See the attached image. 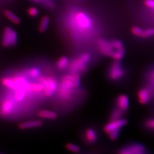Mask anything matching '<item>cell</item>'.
<instances>
[{"label":"cell","mask_w":154,"mask_h":154,"mask_svg":"<svg viewBox=\"0 0 154 154\" xmlns=\"http://www.w3.org/2000/svg\"><path fill=\"white\" fill-rule=\"evenodd\" d=\"M91 59V56L90 53H83L81 54L69 63V67L70 72L71 73L80 74L85 72Z\"/></svg>","instance_id":"3957f363"},{"label":"cell","mask_w":154,"mask_h":154,"mask_svg":"<svg viewBox=\"0 0 154 154\" xmlns=\"http://www.w3.org/2000/svg\"><path fill=\"white\" fill-rule=\"evenodd\" d=\"M116 107L123 112L127 110L129 107V99L126 95L121 94L116 99Z\"/></svg>","instance_id":"8fae6325"},{"label":"cell","mask_w":154,"mask_h":154,"mask_svg":"<svg viewBox=\"0 0 154 154\" xmlns=\"http://www.w3.org/2000/svg\"><path fill=\"white\" fill-rule=\"evenodd\" d=\"M146 152V148L139 143H134L120 149L118 153L121 154H143Z\"/></svg>","instance_id":"ba28073f"},{"label":"cell","mask_w":154,"mask_h":154,"mask_svg":"<svg viewBox=\"0 0 154 154\" xmlns=\"http://www.w3.org/2000/svg\"><path fill=\"white\" fill-rule=\"evenodd\" d=\"M145 126L151 130H154V118L149 119L145 122Z\"/></svg>","instance_id":"83f0119b"},{"label":"cell","mask_w":154,"mask_h":154,"mask_svg":"<svg viewBox=\"0 0 154 154\" xmlns=\"http://www.w3.org/2000/svg\"><path fill=\"white\" fill-rule=\"evenodd\" d=\"M97 46L101 54L109 57L114 61H120L125 54L123 44L118 39L109 41L105 39H100L98 41Z\"/></svg>","instance_id":"6da1fadb"},{"label":"cell","mask_w":154,"mask_h":154,"mask_svg":"<svg viewBox=\"0 0 154 154\" xmlns=\"http://www.w3.org/2000/svg\"><path fill=\"white\" fill-rule=\"evenodd\" d=\"M17 40L18 37L16 32L10 27H6L2 35V45L6 48L15 46L17 43Z\"/></svg>","instance_id":"52a82bcc"},{"label":"cell","mask_w":154,"mask_h":154,"mask_svg":"<svg viewBox=\"0 0 154 154\" xmlns=\"http://www.w3.org/2000/svg\"><path fill=\"white\" fill-rule=\"evenodd\" d=\"M151 91L148 88H141L138 93V100L141 104H146L151 99Z\"/></svg>","instance_id":"7c38bea8"},{"label":"cell","mask_w":154,"mask_h":154,"mask_svg":"<svg viewBox=\"0 0 154 154\" xmlns=\"http://www.w3.org/2000/svg\"><path fill=\"white\" fill-rule=\"evenodd\" d=\"M66 148L67 150L72 151V152H78L80 151L79 147L73 143H69L66 144Z\"/></svg>","instance_id":"d4e9b609"},{"label":"cell","mask_w":154,"mask_h":154,"mask_svg":"<svg viewBox=\"0 0 154 154\" xmlns=\"http://www.w3.org/2000/svg\"><path fill=\"white\" fill-rule=\"evenodd\" d=\"M33 2L42 4L48 8H53L54 6V2L53 0H32Z\"/></svg>","instance_id":"cb8c5ba5"},{"label":"cell","mask_w":154,"mask_h":154,"mask_svg":"<svg viewBox=\"0 0 154 154\" xmlns=\"http://www.w3.org/2000/svg\"><path fill=\"white\" fill-rule=\"evenodd\" d=\"M1 82L2 85L7 88H10L13 90H16L18 88V85H17L16 83L15 82L13 78H2L1 80Z\"/></svg>","instance_id":"2e32d148"},{"label":"cell","mask_w":154,"mask_h":154,"mask_svg":"<svg viewBox=\"0 0 154 154\" xmlns=\"http://www.w3.org/2000/svg\"><path fill=\"white\" fill-rule=\"evenodd\" d=\"M123 111L118 109L117 107L111 112L110 115V120H116L122 118L123 115Z\"/></svg>","instance_id":"603a6c76"},{"label":"cell","mask_w":154,"mask_h":154,"mask_svg":"<svg viewBox=\"0 0 154 154\" xmlns=\"http://www.w3.org/2000/svg\"><path fill=\"white\" fill-rule=\"evenodd\" d=\"M84 139L88 144L95 143L97 140V132L93 128H88L84 133Z\"/></svg>","instance_id":"9a60e30c"},{"label":"cell","mask_w":154,"mask_h":154,"mask_svg":"<svg viewBox=\"0 0 154 154\" xmlns=\"http://www.w3.org/2000/svg\"><path fill=\"white\" fill-rule=\"evenodd\" d=\"M14 94V98L17 101H22L23 98L25 97L26 93V89L25 88H18L16 90H15Z\"/></svg>","instance_id":"7402d4cb"},{"label":"cell","mask_w":154,"mask_h":154,"mask_svg":"<svg viewBox=\"0 0 154 154\" xmlns=\"http://www.w3.org/2000/svg\"><path fill=\"white\" fill-rule=\"evenodd\" d=\"M4 15L8 20L16 25H18L21 23V20L19 17L9 10H5L4 11Z\"/></svg>","instance_id":"ffe728a7"},{"label":"cell","mask_w":154,"mask_h":154,"mask_svg":"<svg viewBox=\"0 0 154 154\" xmlns=\"http://www.w3.org/2000/svg\"><path fill=\"white\" fill-rule=\"evenodd\" d=\"M75 20L77 27L79 30H88L92 26V22L90 18L83 13H78Z\"/></svg>","instance_id":"9c48e42d"},{"label":"cell","mask_w":154,"mask_h":154,"mask_svg":"<svg viewBox=\"0 0 154 154\" xmlns=\"http://www.w3.org/2000/svg\"><path fill=\"white\" fill-rule=\"evenodd\" d=\"M81 83V78L79 74L71 73L66 74L62 78L58 89V95L61 99H71L75 90H76Z\"/></svg>","instance_id":"7a4b0ae2"},{"label":"cell","mask_w":154,"mask_h":154,"mask_svg":"<svg viewBox=\"0 0 154 154\" xmlns=\"http://www.w3.org/2000/svg\"><path fill=\"white\" fill-rule=\"evenodd\" d=\"M144 4L149 8L154 9V0H145Z\"/></svg>","instance_id":"f1b7e54d"},{"label":"cell","mask_w":154,"mask_h":154,"mask_svg":"<svg viewBox=\"0 0 154 154\" xmlns=\"http://www.w3.org/2000/svg\"><path fill=\"white\" fill-rule=\"evenodd\" d=\"M69 61L66 57H62L57 62V67L59 70H64L69 66Z\"/></svg>","instance_id":"44dd1931"},{"label":"cell","mask_w":154,"mask_h":154,"mask_svg":"<svg viewBox=\"0 0 154 154\" xmlns=\"http://www.w3.org/2000/svg\"><path fill=\"white\" fill-rule=\"evenodd\" d=\"M28 13L30 16L36 17L38 16L39 13V11L37 8L32 6L28 9Z\"/></svg>","instance_id":"4316f807"},{"label":"cell","mask_w":154,"mask_h":154,"mask_svg":"<svg viewBox=\"0 0 154 154\" xmlns=\"http://www.w3.org/2000/svg\"><path fill=\"white\" fill-rule=\"evenodd\" d=\"M50 18L48 16H44L41 20L39 24L38 30L39 32L44 33L46 32L49 25Z\"/></svg>","instance_id":"d6986e66"},{"label":"cell","mask_w":154,"mask_h":154,"mask_svg":"<svg viewBox=\"0 0 154 154\" xmlns=\"http://www.w3.org/2000/svg\"><path fill=\"white\" fill-rule=\"evenodd\" d=\"M132 34L140 38H147L154 35V28H148L143 29L139 26H134L131 28Z\"/></svg>","instance_id":"30bf717a"},{"label":"cell","mask_w":154,"mask_h":154,"mask_svg":"<svg viewBox=\"0 0 154 154\" xmlns=\"http://www.w3.org/2000/svg\"><path fill=\"white\" fill-rule=\"evenodd\" d=\"M42 125V122L39 120H34L30 121L24 122L18 125V128L21 130H26L30 128H38Z\"/></svg>","instance_id":"5bb4252c"},{"label":"cell","mask_w":154,"mask_h":154,"mask_svg":"<svg viewBox=\"0 0 154 154\" xmlns=\"http://www.w3.org/2000/svg\"><path fill=\"white\" fill-rule=\"evenodd\" d=\"M28 73H29V75L30 77H32L33 78H38L40 72L38 68L32 67L29 70Z\"/></svg>","instance_id":"484cf974"},{"label":"cell","mask_w":154,"mask_h":154,"mask_svg":"<svg viewBox=\"0 0 154 154\" xmlns=\"http://www.w3.org/2000/svg\"><path fill=\"white\" fill-rule=\"evenodd\" d=\"M125 74V70L118 61L111 64L108 71V76L111 81H116L122 79Z\"/></svg>","instance_id":"8992f818"},{"label":"cell","mask_w":154,"mask_h":154,"mask_svg":"<svg viewBox=\"0 0 154 154\" xmlns=\"http://www.w3.org/2000/svg\"><path fill=\"white\" fill-rule=\"evenodd\" d=\"M37 115L39 118L47 119H55L57 118L56 112L48 110H41L39 111Z\"/></svg>","instance_id":"e0dca14e"},{"label":"cell","mask_w":154,"mask_h":154,"mask_svg":"<svg viewBox=\"0 0 154 154\" xmlns=\"http://www.w3.org/2000/svg\"><path fill=\"white\" fill-rule=\"evenodd\" d=\"M126 119L120 118L116 120H110V121L105 125L104 131L112 140H116L118 138L120 130L127 124Z\"/></svg>","instance_id":"277c9868"},{"label":"cell","mask_w":154,"mask_h":154,"mask_svg":"<svg viewBox=\"0 0 154 154\" xmlns=\"http://www.w3.org/2000/svg\"><path fill=\"white\" fill-rule=\"evenodd\" d=\"M13 108L11 100L6 99L2 102L0 107V114L2 116H7L11 114Z\"/></svg>","instance_id":"4fadbf2b"},{"label":"cell","mask_w":154,"mask_h":154,"mask_svg":"<svg viewBox=\"0 0 154 154\" xmlns=\"http://www.w3.org/2000/svg\"><path fill=\"white\" fill-rule=\"evenodd\" d=\"M148 79L151 85L154 87V70L151 71L149 73Z\"/></svg>","instance_id":"f546056e"},{"label":"cell","mask_w":154,"mask_h":154,"mask_svg":"<svg viewBox=\"0 0 154 154\" xmlns=\"http://www.w3.org/2000/svg\"><path fill=\"white\" fill-rule=\"evenodd\" d=\"M38 82L43 84L44 86L43 91L45 95L47 97L53 96L58 88L57 82L53 77H38Z\"/></svg>","instance_id":"5b68a950"},{"label":"cell","mask_w":154,"mask_h":154,"mask_svg":"<svg viewBox=\"0 0 154 154\" xmlns=\"http://www.w3.org/2000/svg\"><path fill=\"white\" fill-rule=\"evenodd\" d=\"M26 89L27 91H33V92H41L43 91L44 86L41 83H28Z\"/></svg>","instance_id":"ac0fdd59"}]
</instances>
